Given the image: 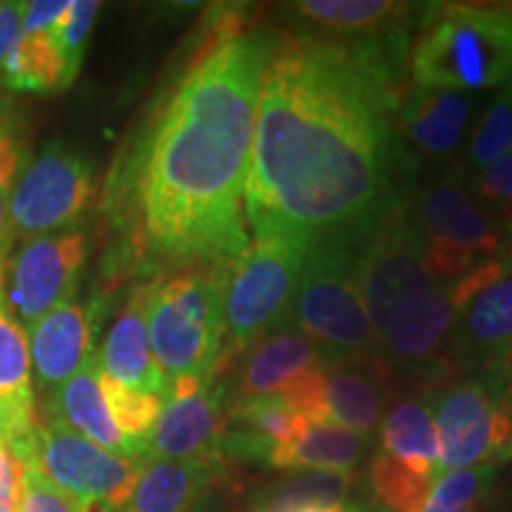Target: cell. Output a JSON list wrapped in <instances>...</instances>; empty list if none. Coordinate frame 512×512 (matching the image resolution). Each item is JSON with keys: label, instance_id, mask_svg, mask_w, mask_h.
I'll use <instances>...</instances> for the list:
<instances>
[{"label": "cell", "instance_id": "1", "mask_svg": "<svg viewBox=\"0 0 512 512\" xmlns=\"http://www.w3.org/2000/svg\"><path fill=\"white\" fill-rule=\"evenodd\" d=\"M389 48L287 38L261 79L245 214L256 233L361 240L403 202Z\"/></svg>", "mask_w": 512, "mask_h": 512}, {"label": "cell", "instance_id": "2", "mask_svg": "<svg viewBox=\"0 0 512 512\" xmlns=\"http://www.w3.org/2000/svg\"><path fill=\"white\" fill-rule=\"evenodd\" d=\"M266 31H228L204 50L140 140L131 169L140 247L190 268L233 264L249 245L245 197Z\"/></svg>", "mask_w": 512, "mask_h": 512}, {"label": "cell", "instance_id": "3", "mask_svg": "<svg viewBox=\"0 0 512 512\" xmlns=\"http://www.w3.org/2000/svg\"><path fill=\"white\" fill-rule=\"evenodd\" d=\"M512 8L508 5H425L411 50L413 83L444 91H482L508 81Z\"/></svg>", "mask_w": 512, "mask_h": 512}, {"label": "cell", "instance_id": "4", "mask_svg": "<svg viewBox=\"0 0 512 512\" xmlns=\"http://www.w3.org/2000/svg\"><path fill=\"white\" fill-rule=\"evenodd\" d=\"M230 264L190 266L147 283V335L166 380L200 377L214 382L223 354Z\"/></svg>", "mask_w": 512, "mask_h": 512}, {"label": "cell", "instance_id": "5", "mask_svg": "<svg viewBox=\"0 0 512 512\" xmlns=\"http://www.w3.org/2000/svg\"><path fill=\"white\" fill-rule=\"evenodd\" d=\"M358 240L318 235L306 247L292 320L323 366L377 358V339L356 275Z\"/></svg>", "mask_w": 512, "mask_h": 512}, {"label": "cell", "instance_id": "6", "mask_svg": "<svg viewBox=\"0 0 512 512\" xmlns=\"http://www.w3.org/2000/svg\"><path fill=\"white\" fill-rule=\"evenodd\" d=\"M309 240L292 230L256 233L228 268L223 320L230 349L242 351L290 328Z\"/></svg>", "mask_w": 512, "mask_h": 512}, {"label": "cell", "instance_id": "7", "mask_svg": "<svg viewBox=\"0 0 512 512\" xmlns=\"http://www.w3.org/2000/svg\"><path fill=\"white\" fill-rule=\"evenodd\" d=\"M415 221L425 240L427 271L437 283H453L512 252V230L479 207L460 169L420 190Z\"/></svg>", "mask_w": 512, "mask_h": 512}, {"label": "cell", "instance_id": "8", "mask_svg": "<svg viewBox=\"0 0 512 512\" xmlns=\"http://www.w3.org/2000/svg\"><path fill=\"white\" fill-rule=\"evenodd\" d=\"M10 453L86 512L124 510L143 470V460L117 456L48 413L36 420L29 439Z\"/></svg>", "mask_w": 512, "mask_h": 512}, {"label": "cell", "instance_id": "9", "mask_svg": "<svg viewBox=\"0 0 512 512\" xmlns=\"http://www.w3.org/2000/svg\"><path fill=\"white\" fill-rule=\"evenodd\" d=\"M441 472L512 456V389L498 375H463L430 396Z\"/></svg>", "mask_w": 512, "mask_h": 512}, {"label": "cell", "instance_id": "10", "mask_svg": "<svg viewBox=\"0 0 512 512\" xmlns=\"http://www.w3.org/2000/svg\"><path fill=\"white\" fill-rule=\"evenodd\" d=\"M95 195L93 164L79 147L60 138L48 140L27 159L10 200L12 240L76 228Z\"/></svg>", "mask_w": 512, "mask_h": 512}, {"label": "cell", "instance_id": "11", "mask_svg": "<svg viewBox=\"0 0 512 512\" xmlns=\"http://www.w3.org/2000/svg\"><path fill=\"white\" fill-rule=\"evenodd\" d=\"M356 275L375 339L403 304L439 285L427 271L425 240L406 200L358 240Z\"/></svg>", "mask_w": 512, "mask_h": 512}, {"label": "cell", "instance_id": "12", "mask_svg": "<svg viewBox=\"0 0 512 512\" xmlns=\"http://www.w3.org/2000/svg\"><path fill=\"white\" fill-rule=\"evenodd\" d=\"M460 306L448 361L453 373L505 375L512 366V252L456 280Z\"/></svg>", "mask_w": 512, "mask_h": 512}, {"label": "cell", "instance_id": "13", "mask_svg": "<svg viewBox=\"0 0 512 512\" xmlns=\"http://www.w3.org/2000/svg\"><path fill=\"white\" fill-rule=\"evenodd\" d=\"M441 477L430 401L403 399L382 420L380 451L370 467L373 491L389 512H420Z\"/></svg>", "mask_w": 512, "mask_h": 512}, {"label": "cell", "instance_id": "14", "mask_svg": "<svg viewBox=\"0 0 512 512\" xmlns=\"http://www.w3.org/2000/svg\"><path fill=\"white\" fill-rule=\"evenodd\" d=\"M88 256L79 228L19 242L3 266L8 309L24 330L57 306L72 302Z\"/></svg>", "mask_w": 512, "mask_h": 512}, {"label": "cell", "instance_id": "15", "mask_svg": "<svg viewBox=\"0 0 512 512\" xmlns=\"http://www.w3.org/2000/svg\"><path fill=\"white\" fill-rule=\"evenodd\" d=\"M458 306L456 280L439 283L403 304L377 335V361L384 368L389 366L396 373L427 382H439L444 375H451L448 339Z\"/></svg>", "mask_w": 512, "mask_h": 512}, {"label": "cell", "instance_id": "16", "mask_svg": "<svg viewBox=\"0 0 512 512\" xmlns=\"http://www.w3.org/2000/svg\"><path fill=\"white\" fill-rule=\"evenodd\" d=\"M226 437L223 392L200 377L169 382L162 413L147 444L145 460H209L221 453Z\"/></svg>", "mask_w": 512, "mask_h": 512}, {"label": "cell", "instance_id": "17", "mask_svg": "<svg viewBox=\"0 0 512 512\" xmlns=\"http://www.w3.org/2000/svg\"><path fill=\"white\" fill-rule=\"evenodd\" d=\"M27 342L34 375L53 392L95 356L93 313L72 299L27 328Z\"/></svg>", "mask_w": 512, "mask_h": 512}, {"label": "cell", "instance_id": "18", "mask_svg": "<svg viewBox=\"0 0 512 512\" xmlns=\"http://www.w3.org/2000/svg\"><path fill=\"white\" fill-rule=\"evenodd\" d=\"M38 420L27 330L17 323L5 302L0 266V439L15 451L29 439Z\"/></svg>", "mask_w": 512, "mask_h": 512}, {"label": "cell", "instance_id": "19", "mask_svg": "<svg viewBox=\"0 0 512 512\" xmlns=\"http://www.w3.org/2000/svg\"><path fill=\"white\" fill-rule=\"evenodd\" d=\"M98 363L102 373L124 387L157 394L164 399L169 380L152 356L150 335H147V285H140L131 292L112 330L107 332Z\"/></svg>", "mask_w": 512, "mask_h": 512}, {"label": "cell", "instance_id": "20", "mask_svg": "<svg viewBox=\"0 0 512 512\" xmlns=\"http://www.w3.org/2000/svg\"><path fill=\"white\" fill-rule=\"evenodd\" d=\"M472 117V95L444 88L413 86L399 110L403 136L422 155H453L465 140Z\"/></svg>", "mask_w": 512, "mask_h": 512}, {"label": "cell", "instance_id": "21", "mask_svg": "<svg viewBox=\"0 0 512 512\" xmlns=\"http://www.w3.org/2000/svg\"><path fill=\"white\" fill-rule=\"evenodd\" d=\"M387 368L377 358L323 366L325 413L330 425L347 427L358 434L375 432L387 403Z\"/></svg>", "mask_w": 512, "mask_h": 512}, {"label": "cell", "instance_id": "22", "mask_svg": "<svg viewBox=\"0 0 512 512\" xmlns=\"http://www.w3.org/2000/svg\"><path fill=\"white\" fill-rule=\"evenodd\" d=\"M43 413L62 420L64 425L72 427L74 432L83 434V437L91 439L93 444L107 448V451L117 453V456L143 460L136 451H133V446L121 437L110 418V411H107L105 399H102L100 392L98 354H95L72 380H67L62 387L50 392L48 406Z\"/></svg>", "mask_w": 512, "mask_h": 512}, {"label": "cell", "instance_id": "23", "mask_svg": "<svg viewBox=\"0 0 512 512\" xmlns=\"http://www.w3.org/2000/svg\"><path fill=\"white\" fill-rule=\"evenodd\" d=\"M214 477L209 460H143V470L121 512H190Z\"/></svg>", "mask_w": 512, "mask_h": 512}, {"label": "cell", "instance_id": "24", "mask_svg": "<svg viewBox=\"0 0 512 512\" xmlns=\"http://www.w3.org/2000/svg\"><path fill=\"white\" fill-rule=\"evenodd\" d=\"M323 366L318 349L299 330H280L256 342L240 370V399L273 396L304 370Z\"/></svg>", "mask_w": 512, "mask_h": 512}, {"label": "cell", "instance_id": "25", "mask_svg": "<svg viewBox=\"0 0 512 512\" xmlns=\"http://www.w3.org/2000/svg\"><path fill=\"white\" fill-rule=\"evenodd\" d=\"M57 27L19 31L15 46L0 67V83L17 93H53L72 86Z\"/></svg>", "mask_w": 512, "mask_h": 512}, {"label": "cell", "instance_id": "26", "mask_svg": "<svg viewBox=\"0 0 512 512\" xmlns=\"http://www.w3.org/2000/svg\"><path fill=\"white\" fill-rule=\"evenodd\" d=\"M368 448V434L339 425H306L294 444L278 448L268 465L299 472H351Z\"/></svg>", "mask_w": 512, "mask_h": 512}, {"label": "cell", "instance_id": "27", "mask_svg": "<svg viewBox=\"0 0 512 512\" xmlns=\"http://www.w3.org/2000/svg\"><path fill=\"white\" fill-rule=\"evenodd\" d=\"M292 8L313 27L332 34H373L396 29L420 5L392 0H302Z\"/></svg>", "mask_w": 512, "mask_h": 512}, {"label": "cell", "instance_id": "28", "mask_svg": "<svg viewBox=\"0 0 512 512\" xmlns=\"http://www.w3.org/2000/svg\"><path fill=\"white\" fill-rule=\"evenodd\" d=\"M349 489V472H297L268 491L256 512H339Z\"/></svg>", "mask_w": 512, "mask_h": 512}, {"label": "cell", "instance_id": "29", "mask_svg": "<svg viewBox=\"0 0 512 512\" xmlns=\"http://www.w3.org/2000/svg\"><path fill=\"white\" fill-rule=\"evenodd\" d=\"M27 157V119L10 95L0 93V266H5L15 242L10 230V200Z\"/></svg>", "mask_w": 512, "mask_h": 512}, {"label": "cell", "instance_id": "30", "mask_svg": "<svg viewBox=\"0 0 512 512\" xmlns=\"http://www.w3.org/2000/svg\"><path fill=\"white\" fill-rule=\"evenodd\" d=\"M100 392L105 399L110 418L121 437L133 446V451L145 460L147 444L162 413L164 399L157 394L138 392V389L124 387L100 370Z\"/></svg>", "mask_w": 512, "mask_h": 512}, {"label": "cell", "instance_id": "31", "mask_svg": "<svg viewBox=\"0 0 512 512\" xmlns=\"http://www.w3.org/2000/svg\"><path fill=\"white\" fill-rule=\"evenodd\" d=\"M501 465H477L441 472L420 512H477L496 482Z\"/></svg>", "mask_w": 512, "mask_h": 512}, {"label": "cell", "instance_id": "32", "mask_svg": "<svg viewBox=\"0 0 512 512\" xmlns=\"http://www.w3.org/2000/svg\"><path fill=\"white\" fill-rule=\"evenodd\" d=\"M508 152H512V93L505 88L486 107L467 140V166L479 171Z\"/></svg>", "mask_w": 512, "mask_h": 512}, {"label": "cell", "instance_id": "33", "mask_svg": "<svg viewBox=\"0 0 512 512\" xmlns=\"http://www.w3.org/2000/svg\"><path fill=\"white\" fill-rule=\"evenodd\" d=\"M467 190L479 207L512 230V152L475 171Z\"/></svg>", "mask_w": 512, "mask_h": 512}, {"label": "cell", "instance_id": "34", "mask_svg": "<svg viewBox=\"0 0 512 512\" xmlns=\"http://www.w3.org/2000/svg\"><path fill=\"white\" fill-rule=\"evenodd\" d=\"M100 12V3L95 0H74L64 12L62 22L57 24V41H60L64 62H67L69 81L79 74L83 53H86L88 36H91L93 22Z\"/></svg>", "mask_w": 512, "mask_h": 512}, {"label": "cell", "instance_id": "35", "mask_svg": "<svg viewBox=\"0 0 512 512\" xmlns=\"http://www.w3.org/2000/svg\"><path fill=\"white\" fill-rule=\"evenodd\" d=\"M278 396L290 406V411L294 415L304 418L309 425H328L323 366L294 375L292 380L280 389Z\"/></svg>", "mask_w": 512, "mask_h": 512}, {"label": "cell", "instance_id": "36", "mask_svg": "<svg viewBox=\"0 0 512 512\" xmlns=\"http://www.w3.org/2000/svg\"><path fill=\"white\" fill-rule=\"evenodd\" d=\"M15 512H86L72 496L57 489L31 467L19 465Z\"/></svg>", "mask_w": 512, "mask_h": 512}, {"label": "cell", "instance_id": "37", "mask_svg": "<svg viewBox=\"0 0 512 512\" xmlns=\"http://www.w3.org/2000/svg\"><path fill=\"white\" fill-rule=\"evenodd\" d=\"M67 8L69 0H36V3H27V8H24L22 29H53L62 22Z\"/></svg>", "mask_w": 512, "mask_h": 512}, {"label": "cell", "instance_id": "38", "mask_svg": "<svg viewBox=\"0 0 512 512\" xmlns=\"http://www.w3.org/2000/svg\"><path fill=\"white\" fill-rule=\"evenodd\" d=\"M24 8L27 3H0V67L22 31Z\"/></svg>", "mask_w": 512, "mask_h": 512}, {"label": "cell", "instance_id": "39", "mask_svg": "<svg viewBox=\"0 0 512 512\" xmlns=\"http://www.w3.org/2000/svg\"><path fill=\"white\" fill-rule=\"evenodd\" d=\"M19 467L17 458L0 444V512H15L17 484H19Z\"/></svg>", "mask_w": 512, "mask_h": 512}, {"label": "cell", "instance_id": "40", "mask_svg": "<svg viewBox=\"0 0 512 512\" xmlns=\"http://www.w3.org/2000/svg\"><path fill=\"white\" fill-rule=\"evenodd\" d=\"M508 91L512 93V64H510V74H508Z\"/></svg>", "mask_w": 512, "mask_h": 512}, {"label": "cell", "instance_id": "41", "mask_svg": "<svg viewBox=\"0 0 512 512\" xmlns=\"http://www.w3.org/2000/svg\"><path fill=\"white\" fill-rule=\"evenodd\" d=\"M339 512H354V510H339Z\"/></svg>", "mask_w": 512, "mask_h": 512}, {"label": "cell", "instance_id": "42", "mask_svg": "<svg viewBox=\"0 0 512 512\" xmlns=\"http://www.w3.org/2000/svg\"><path fill=\"white\" fill-rule=\"evenodd\" d=\"M0 444H3V439H0Z\"/></svg>", "mask_w": 512, "mask_h": 512}]
</instances>
